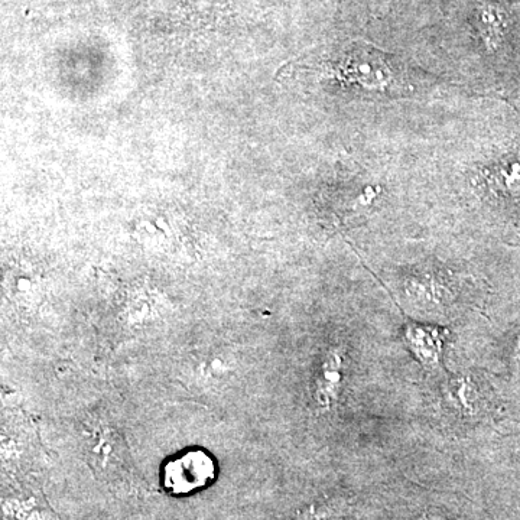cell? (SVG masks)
<instances>
[{
  "label": "cell",
  "instance_id": "cell-1",
  "mask_svg": "<svg viewBox=\"0 0 520 520\" xmlns=\"http://www.w3.org/2000/svg\"><path fill=\"white\" fill-rule=\"evenodd\" d=\"M328 76L367 93L388 94L402 89L401 76L388 55L370 45H353L327 68Z\"/></svg>",
  "mask_w": 520,
  "mask_h": 520
},
{
  "label": "cell",
  "instance_id": "cell-2",
  "mask_svg": "<svg viewBox=\"0 0 520 520\" xmlns=\"http://www.w3.org/2000/svg\"><path fill=\"white\" fill-rule=\"evenodd\" d=\"M216 477L213 458L201 450L185 451L164 467V486L174 494L193 493L208 486Z\"/></svg>",
  "mask_w": 520,
  "mask_h": 520
},
{
  "label": "cell",
  "instance_id": "cell-3",
  "mask_svg": "<svg viewBox=\"0 0 520 520\" xmlns=\"http://www.w3.org/2000/svg\"><path fill=\"white\" fill-rule=\"evenodd\" d=\"M346 362V351L343 347L333 346L325 351L312 383L315 402L320 408H333L337 402L346 375Z\"/></svg>",
  "mask_w": 520,
  "mask_h": 520
},
{
  "label": "cell",
  "instance_id": "cell-4",
  "mask_svg": "<svg viewBox=\"0 0 520 520\" xmlns=\"http://www.w3.org/2000/svg\"><path fill=\"white\" fill-rule=\"evenodd\" d=\"M403 340L412 356L422 366H440L444 354L447 330L432 324L415 323L411 321L403 327Z\"/></svg>",
  "mask_w": 520,
  "mask_h": 520
},
{
  "label": "cell",
  "instance_id": "cell-5",
  "mask_svg": "<svg viewBox=\"0 0 520 520\" xmlns=\"http://www.w3.org/2000/svg\"><path fill=\"white\" fill-rule=\"evenodd\" d=\"M89 438L90 442H93L90 445V460L96 464L97 470L109 473L123 467L125 461L123 441L115 429L97 428L96 434H89Z\"/></svg>",
  "mask_w": 520,
  "mask_h": 520
},
{
  "label": "cell",
  "instance_id": "cell-6",
  "mask_svg": "<svg viewBox=\"0 0 520 520\" xmlns=\"http://www.w3.org/2000/svg\"><path fill=\"white\" fill-rule=\"evenodd\" d=\"M408 295L415 304L425 310H434L447 304L451 291L442 279L435 275H419L409 279Z\"/></svg>",
  "mask_w": 520,
  "mask_h": 520
},
{
  "label": "cell",
  "instance_id": "cell-7",
  "mask_svg": "<svg viewBox=\"0 0 520 520\" xmlns=\"http://www.w3.org/2000/svg\"><path fill=\"white\" fill-rule=\"evenodd\" d=\"M484 185L496 195L516 194L520 191V155L507 156L484 174Z\"/></svg>",
  "mask_w": 520,
  "mask_h": 520
},
{
  "label": "cell",
  "instance_id": "cell-8",
  "mask_svg": "<svg viewBox=\"0 0 520 520\" xmlns=\"http://www.w3.org/2000/svg\"><path fill=\"white\" fill-rule=\"evenodd\" d=\"M480 390L470 376H458L448 383V401L458 414L473 416L480 408Z\"/></svg>",
  "mask_w": 520,
  "mask_h": 520
},
{
  "label": "cell",
  "instance_id": "cell-9",
  "mask_svg": "<svg viewBox=\"0 0 520 520\" xmlns=\"http://www.w3.org/2000/svg\"><path fill=\"white\" fill-rule=\"evenodd\" d=\"M483 24L486 25V37L490 44H497L502 38L503 29H505V16L496 8H489L483 12Z\"/></svg>",
  "mask_w": 520,
  "mask_h": 520
},
{
  "label": "cell",
  "instance_id": "cell-10",
  "mask_svg": "<svg viewBox=\"0 0 520 520\" xmlns=\"http://www.w3.org/2000/svg\"><path fill=\"white\" fill-rule=\"evenodd\" d=\"M333 512L324 505H312L299 513L297 520H331Z\"/></svg>",
  "mask_w": 520,
  "mask_h": 520
},
{
  "label": "cell",
  "instance_id": "cell-11",
  "mask_svg": "<svg viewBox=\"0 0 520 520\" xmlns=\"http://www.w3.org/2000/svg\"><path fill=\"white\" fill-rule=\"evenodd\" d=\"M512 363L516 373L520 376V334L515 338V343H513Z\"/></svg>",
  "mask_w": 520,
  "mask_h": 520
},
{
  "label": "cell",
  "instance_id": "cell-12",
  "mask_svg": "<svg viewBox=\"0 0 520 520\" xmlns=\"http://www.w3.org/2000/svg\"><path fill=\"white\" fill-rule=\"evenodd\" d=\"M424 520H447V519L441 518V516H438V515H427V516H425Z\"/></svg>",
  "mask_w": 520,
  "mask_h": 520
}]
</instances>
